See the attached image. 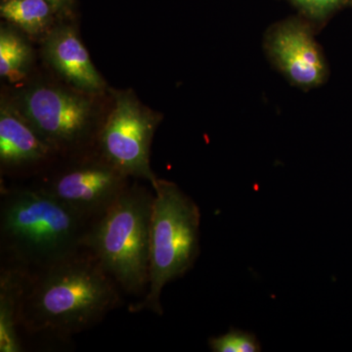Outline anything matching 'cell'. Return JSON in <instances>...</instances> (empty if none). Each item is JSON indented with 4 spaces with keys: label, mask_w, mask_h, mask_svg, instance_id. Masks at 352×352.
<instances>
[{
    "label": "cell",
    "mask_w": 352,
    "mask_h": 352,
    "mask_svg": "<svg viewBox=\"0 0 352 352\" xmlns=\"http://www.w3.org/2000/svg\"><path fill=\"white\" fill-rule=\"evenodd\" d=\"M210 351L214 352H258L261 344L254 333L231 328L226 335L208 340Z\"/></svg>",
    "instance_id": "5bb4252c"
},
{
    "label": "cell",
    "mask_w": 352,
    "mask_h": 352,
    "mask_svg": "<svg viewBox=\"0 0 352 352\" xmlns=\"http://www.w3.org/2000/svg\"><path fill=\"white\" fill-rule=\"evenodd\" d=\"M43 55L53 71L69 87L100 94L105 80L95 68L78 32L69 25H58L43 38Z\"/></svg>",
    "instance_id": "30bf717a"
},
{
    "label": "cell",
    "mask_w": 352,
    "mask_h": 352,
    "mask_svg": "<svg viewBox=\"0 0 352 352\" xmlns=\"http://www.w3.org/2000/svg\"><path fill=\"white\" fill-rule=\"evenodd\" d=\"M1 263L30 274L83 248L90 223L36 187H6L0 192Z\"/></svg>",
    "instance_id": "7a4b0ae2"
},
{
    "label": "cell",
    "mask_w": 352,
    "mask_h": 352,
    "mask_svg": "<svg viewBox=\"0 0 352 352\" xmlns=\"http://www.w3.org/2000/svg\"><path fill=\"white\" fill-rule=\"evenodd\" d=\"M60 156L28 120L9 97L0 102V168L2 175L29 177L45 173Z\"/></svg>",
    "instance_id": "ba28073f"
},
{
    "label": "cell",
    "mask_w": 352,
    "mask_h": 352,
    "mask_svg": "<svg viewBox=\"0 0 352 352\" xmlns=\"http://www.w3.org/2000/svg\"><path fill=\"white\" fill-rule=\"evenodd\" d=\"M54 6L47 0H2L1 17L34 38H45L53 29Z\"/></svg>",
    "instance_id": "7c38bea8"
},
{
    "label": "cell",
    "mask_w": 352,
    "mask_h": 352,
    "mask_svg": "<svg viewBox=\"0 0 352 352\" xmlns=\"http://www.w3.org/2000/svg\"><path fill=\"white\" fill-rule=\"evenodd\" d=\"M152 188L149 284L145 295L129 311L162 316L164 286L184 276L200 254L201 212L195 201L170 180L157 177Z\"/></svg>",
    "instance_id": "277c9868"
},
{
    "label": "cell",
    "mask_w": 352,
    "mask_h": 352,
    "mask_svg": "<svg viewBox=\"0 0 352 352\" xmlns=\"http://www.w3.org/2000/svg\"><path fill=\"white\" fill-rule=\"evenodd\" d=\"M53 6L56 8V10H61V9L67 8L69 4L71 3V0H47Z\"/></svg>",
    "instance_id": "2e32d148"
},
{
    "label": "cell",
    "mask_w": 352,
    "mask_h": 352,
    "mask_svg": "<svg viewBox=\"0 0 352 352\" xmlns=\"http://www.w3.org/2000/svg\"><path fill=\"white\" fill-rule=\"evenodd\" d=\"M266 48L278 68L298 87H318L325 80V60L311 30L302 21L287 20L275 25Z\"/></svg>",
    "instance_id": "9c48e42d"
},
{
    "label": "cell",
    "mask_w": 352,
    "mask_h": 352,
    "mask_svg": "<svg viewBox=\"0 0 352 352\" xmlns=\"http://www.w3.org/2000/svg\"><path fill=\"white\" fill-rule=\"evenodd\" d=\"M129 177L96 151L59 157L34 187L63 204L90 224L112 207L129 186Z\"/></svg>",
    "instance_id": "52a82bcc"
},
{
    "label": "cell",
    "mask_w": 352,
    "mask_h": 352,
    "mask_svg": "<svg viewBox=\"0 0 352 352\" xmlns=\"http://www.w3.org/2000/svg\"><path fill=\"white\" fill-rule=\"evenodd\" d=\"M122 289L87 248L30 274L20 329L24 337L65 344L122 305ZM25 344V342H24Z\"/></svg>",
    "instance_id": "6da1fadb"
},
{
    "label": "cell",
    "mask_w": 352,
    "mask_h": 352,
    "mask_svg": "<svg viewBox=\"0 0 352 352\" xmlns=\"http://www.w3.org/2000/svg\"><path fill=\"white\" fill-rule=\"evenodd\" d=\"M289 1L310 19L320 21L327 18L336 9L342 6L346 0H289Z\"/></svg>",
    "instance_id": "9a60e30c"
},
{
    "label": "cell",
    "mask_w": 352,
    "mask_h": 352,
    "mask_svg": "<svg viewBox=\"0 0 352 352\" xmlns=\"http://www.w3.org/2000/svg\"><path fill=\"white\" fill-rule=\"evenodd\" d=\"M34 53L30 44L10 28L0 29V76L11 83L24 80L31 69Z\"/></svg>",
    "instance_id": "4fadbf2b"
},
{
    "label": "cell",
    "mask_w": 352,
    "mask_h": 352,
    "mask_svg": "<svg viewBox=\"0 0 352 352\" xmlns=\"http://www.w3.org/2000/svg\"><path fill=\"white\" fill-rule=\"evenodd\" d=\"M96 96L65 82L41 80L9 99L60 157H68L94 151L105 117Z\"/></svg>",
    "instance_id": "5b68a950"
},
{
    "label": "cell",
    "mask_w": 352,
    "mask_h": 352,
    "mask_svg": "<svg viewBox=\"0 0 352 352\" xmlns=\"http://www.w3.org/2000/svg\"><path fill=\"white\" fill-rule=\"evenodd\" d=\"M154 191L133 182L88 227L83 247L99 259L122 293L144 296L149 284Z\"/></svg>",
    "instance_id": "3957f363"
},
{
    "label": "cell",
    "mask_w": 352,
    "mask_h": 352,
    "mask_svg": "<svg viewBox=\"0 0 352 352\" xmlns=\"http://www.w3.org/2000/svg\"><path fill=\"white\" fill-rule=\"evenodd\" d=\"M30 273L10 264L0 268V351H25L20 320Z\"/></svg>",
    "instance_id": "8fae6325"
},
{
    "label": "cell",
    "mask_w": 352,
    "mask_h": 352,
    "mask_svg": "<svg viewBox=\"0 0 352 352\" xmlns=\"http://www.w3.org/2000/svg\"><path fill=\"white\" fill-rule=\"evenodd\" d=\"M111 105L97 135L94 150L127 177L157 179L150 164L161 113L139 100L132 89L110 90Z\"/></svg>",
    "instance_id": "8992f818"
}]
</instances>
